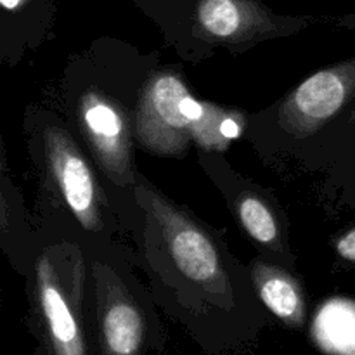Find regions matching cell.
Listing matches in <instances>:
<instances>
[{
    "mask_svg": "<svg viewBox=\"0 0 355 355\" xmlns=\"http://www.w3.org/2000/svg\"><path fill=\"white\" fill-rule=\"evenodd\" d=\"M139 222L132 234L139 270L156 305L191 328H239L262 322L248 266L224 231L170 198L148 175L137 180Z\"/></svg>",
    "mask_w": 355,
    "mask_h": 355,
    "instance_id": "6da1fadb",
    "label": "cell"
},
{
    "mask_svg": "<svg viewBox=\"0 0 355 355\" xmlns=\"http://www.w3.org/2000/svg\"><path fill=\"white\" fill-rule=\"evenodd\" d=\"M162 62L116 37L94 38L62 68L49 103L62 114L99 168L127 238L139 222L134 116L146 80Z\"/></svg>",
    "mask_w": 355,
    "mask_h": 355,
    "instance_id": "7a4b0ae2",
    "label": "cell"
},
{
    "mask_svg": "<svg viewBox=\"0 0 355 355\" xmlns=\"http://www.w3.org/2000/svg\"><path fill=\"white\" fill-rule=\"evenodd\" d=\"M23 135L37 187L33 222L71 225L85 245L127 238L92 156L49 101L24 107Z\"/></svg>",
    "mask_w": 355,
    "mask_h": 355,
    "instance_id": "3957f363",
    "label": "cell"
},
{
    "mask_svg": "<svg viewBox=\"0 0 355 355\" xmlns=\"http://www.w3.org/2000/svg\"><path fill=\"white\" fill-rule=\"evenodd\" d=\"M184 62L241 55L257 45L297 37L314 28H355V16L284 14L263 0H130Z\"/></svg>",
    "mask_w": 355,
    "mask_h": 355,
    "instance_id": "277c9868",
    "label": "cell"
},
{
    "mask_svg": "<svg viewBox=\"0 0 355 355\" xmlns=\"http://www.w3.org/2000/svg\"><path fill=\"white\" fill-rule=\"evenodd\" d=\"M355 106V55L319 68L269 106L248 113L245 141L279 173H311Z\"/></svg>",
    "mask_w": 355,
    "mask_h": 355,
    "instance_id": "5b68a950",
    "label": "cell"
},
{
    "mask_svg": "<svg viewBox=\"0 0 355 355\" xmlns=\"http://www.w3.org/2000/svg\"><path fill=\"white\" fill-rule=\"evenodd\" d=\"M248 111L198 99L179 64L159 62L139 97L134 116L137 149L158 158H186L191 149L225 153L245 137Z\"/></svg>",
    "mask_w": 355,
    "mask_h": 355,
    "instance_id": "8992f818",
    "label": "cell"
},
{
    "mask_svg": "<svg viewBox=\"0 0 355 355\" xmlns=\"http://www.w3.org/2000/svg\"><path fill=\"white\" fill-rule=\"evenodd\" d=\"M38 252L24 277L31 329L51 355H89V263L78 232L35 222Z\"/></svg>",
    "mask_w": 355,
    "mask_h": 355,
    "instance_id": "52a82bcc",
    "label": "cell"
},
{
    "mask_svg": "<svg viewBox=\"0 0 355 355\" xmlns=\"http://www.w3.org/2000/svg\"><path fill=\"white\" fill-rule=\"evenodd\" d=\"M89 321L101 355H144L159 340L151 290L139 276L137 253L125 239L85 245Z\"/></svg>",
    "mask_w": 355,
    "mask_h": 355,
    "instance_id": "ba28073f",
    "label": "cell"
},
{
    "mask_svg": "<svg viewBox=\"0 0 355 355\" xmlns=\"http://www.w3.org/2000/svg\"><path fill=\"white\" fill-rule=\"evenodd\" d=\"M196 158L257 253L298 270L297 253L291 245L290 218L279 198L234 168L225 153L196 151Z\"/></svg>",
    "mask_w": 355,
    "mask_h": 355,
    "instance_id": "9c48e42d",
    "label": "cell"
},
{
    "mask_svg": "<svg viewBox=\"0 0 355 355\" xmlns=\"http://www.w3.org/2000/svg\"><path fill=\"white\" fill-rule=\"evenodd\" d=\"M58 0H0V68H17L55 35Z\"/></svg>",
    "mask_w": 355,
    "mask_h": 355,
    "instance_id": "30bf717a",
    "label": "cell"
},
{
    "mask_svg": "<svg viewBox=\"0 0 355 355\" xmlns=\"http://www.w3.org/2000/svg\"><path fill=\"white\" fill-rule=\"evenodd\" d=\"M0 252L10 269L26 277L38 252V234L33 214L14 182L7 159L6 144L0 135Z\"/></svg>",
    "mask_w": 355,
    "mask_h": 355,
    "instance_id": "8fae6325",
    "label": "cell"
},
{
    "mask_svg": "<svg viewBox=\"0 0 355 355\" xmlns=\"http://www.w3.org/2000/svg\"><path fill=\"white\" fill-rule=\"evenodd\" d=\"M309 175H319L318 201L328 215L355 210V106L326 142Z\"/></svg>",
    "mask_w": 355,
    "mask_h": 355,
    "instance_id": "7c38bea8",
    "label": "cell"
},
{
    "mask_svg": "<svg viewBox=\"0 0 355 355\" xmlns=\"http://www.w3.org/2000/svg\"><path fill=\"white\" fill-rule=\"evenodd\" d=\"M248 272L263 309L288 328H304L307 319V288L300 270L288 269L257 253L248 262Z\"/></svg>",
    "mask_w": 355,
    "mask_h": 355,
    "instance_id": "4fadbf2b",
    "label": "cell"
},
{
    "mask_svg": "<svg viewBox=\"0 0 355 355\" xmlns=\"http://www.w3.org/2000/svg\"><path fill=\"white\" fill-rule=\"evenodd\" d=\"M315 342L333 355H355V318L322 319L315 324Z\"/></svg>",
    "mask_w": 355,
    "mask_h": 355,
    "instance_id": "5bb4252c",
    "label": "cell"
},
{
    "mask_svg": "<svg viewBox=\"0 0 355 355\" xmlns=\"http://www.w3.org/2000/svg\"><path fill=\"white\" fill-rule=\"evenodd\" d=\"M333 262L338 269L355 270V222L343 227L329 239Z\"/></svg>",
    "mask_w": 355,
    "mask_h": 355,
    "instance_id": "9a60e30c",
    "label": "cell"
}]
</instances>
